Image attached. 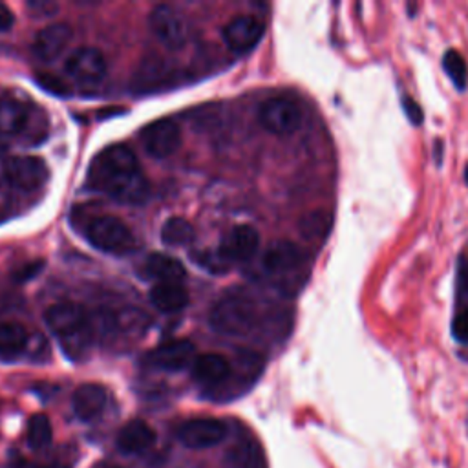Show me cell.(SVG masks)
I'll list each match as a JSON object with an SVG mask.
<instances>
[{
    "label": "cell",
    "instance_id": "cell-19",
    "mask_svg": "<svg viewBox=\"0 0 468 468\" xmlns=\"http://www.w3.org/2000/svg\"><path fill=\"white\" fill-rule=\"evenodd\" d=\"M106 400H108V395L102 386L86 382L75 389V393L71 397V406H73L75 415L80 420L90 422L102 413Z\"/></svg>",
    "mask_w": 468,
    "mask_h": 468
},
{
    "label": "cell",
    "instance_id": "cell-15",
    "mask_svg": "<svg viewBox=\"0 0 468 468\" xmlns=\"http://www.w3.org/2000/svg\"><path fill=\"white\" fill-rule=\"evenodd\" d=\"M260 247V234L250 225H236L219 243V252L229 261H247L250 260Z\"/></svg>",
    "mask_w": 468,
    "mask_h": 468
},
{
    "label": "cell",
    "instance_id": "cell-12",
    "mask_svg": "<svg viewBox=\"0 0 468 468\" xmlns=\"http://www.w3.org/2000/svg\"><path fill=\"white\" fill-rule=\"evenodd\" d=\"M303 263V252L302 249L289 241V239H278L272 241L261 258V267L269 276L282 278L294 271H298Z\"/></svg>",
    "mask_w": 468,
    "mask_h": 468
},
{
    "label": "cell",
    "instance_id": "cell-26",
    "mask_svg": "<svg viewBox=\"0 0 468 468\" xmlns=\"http://www.w3.org/2000/svg\"><path fill=\"white\" fill-rule=\"evenodd\" d=\"M26 439H27V444L33 450H42L51 442L53 428H51V422H49L48 415H44V413L31 415V419L27 420Z\"/></svg>",
    "mask_w": 468,
    "mask_h": 468
},
{
    "label": "cell",
    "instance_id": "cell-34",
    "mask_svg": "<svg viewBox=\"0 0 468 468\" xmlns=\"http://www.w3.org/2000/svg\"><path fill=\"white\" fill-rule=\"evenodd\" d=\"M404 110H406V113H408V117H410V121L411 122H415V124H419L420 122V119H422V112H420V108H419V104L413 101V99H404Z\"/></svg>",
    "mask_w": 468,
    "mask_h": 468
},
{
    "label": "cell",
    "instance_id": "cell-20",
    "mask_svg": "<svg viewBox=\"0 0 468 468\" xmlns=\"http://www.w3.org/2000/svg\"><path fill=\"white\" fill-rule=\"evenodd\" d=\"M115 442L122 453H143L155 442V431L146 420L133 419L119 430Z\"/></svg>",
    "mask_w": 468,
    "mask_h": 468
},
{
    "label": "cell",
    "instance_id": "cell-31",
    "mask_svg": "<svg viewBox=\"0 0 468 468\" xmlns=\"http://www.w3.org/2000/svg\"><path fill=\"white\" fill-rule=\"evenodd\" d=\"M37 80H38V84L44 88V90H48V91H51V93H55V95H66L69 90H68V84L60 79V77H57V75H53V73H40L38 77H37Z\"/></svg>",
    "mask_w": 468,
    "mask_h": 468
},
{
    "label": "cell",
    "instance_id": "cell-17",
    "mask_svg": "<svg viewBox=\"0 0 468 468\" xmlns=\"http://www.w3.org/2000/svg\"><path fill=\"white\" fill-rule=\"evenodd\" d=\"M230 371H232L230 362L223 355H218V353L197 355L192 364L194 380L199 382L201 386L208 388L210 391L219 388L229 378Z\"/></svg>",
    "mask_w": 468,
    "mask_h": 468
},
{
    "label": "cell",
    "instance_id": "cell-2",
    "mask_svg": "<svg viewBox=\"0 0 468 468\" xmlns=\"http://www.w3.org/2000/svg\"><path fill=\"white\" fill-rule=\"evenodd\" d=\"M44 318L64 355L71 360L86 356L93 342V325L84 307L73 302H60L51 305Z\"/></svg>",
    "mask_w": 468,
    "mask_h": 468
},
{
    "label": "cell",
    "instance_id": "cell-27",
    "mask_svg": "<svg viewBox=\"0 0 468 468\" xmlns=\"http://www.w3.org/2000/svg\"><path fill=\"white\" fill-rule=\"evenodd\" d=\"M232 463L236 468H265L261 452L254 442H239L232 450Z\"/></svg>",
    "mask_w": 468,
    "mask_h": 468
},
{
    "label": "cell",
    "instance_id": "cell-24",
    "mask_svg": "<svg viewBox=\"0 0 468 468\" xmlns=\"http://www.w3.org/2000/svg\"><path fill=\"white\" fill-rule=\"evenodd\" d=\"M331 219H333V216L324 208L311 210L300 218V223H298L300 234L309 241H318V239L325 238V234L329 232L331 223H333Z\"/></svg>",
    "mask_w": 468,
    "mask_h": 468
},
{
    "label": "cell",
    "instance_id": "cell-22",
    "mask_svg": "<svg viewBox=\"0 0 468 468\" xmlns=\"http://www.w3.org/2000/svg\"><path fill=\"white\" fill-rule=\"evenodd\" d=\"M152 305L161 313H179L188 303V292L181 283H155L150 291Z\"/></svg>",
    "mask_w": 468,
    "mask_h": 468
},
{
    "label": "cell",
    "instance_id": "cell-11",
    "mask_svg": "<svg viewBox=\"0 0 468 468\" xmlns=\"http://www.w3.org/2000/svg\"><path fill=\"white\" fill-rule=\"evenodd\" d=\"M66 73L79 82L93 84L106 75V58L104 55L91 46L73 49L66 58Z\"/></svg>",
    "mask_w": 468,
    "mask_h": 468
},
{
    "label": "cell",
    "instance_id": "cell-28",
    "mask_svg": "<svg viewBox=\"0 0 468 468\" xmlns=\"http://www.w3.org/2000/svg\"><path fill=\"white\" fill-rule=\"evenodd\" d=\"M442 66H444V71L448 73V77L452 79V82L463 90L466 86V80H468V66L463 58V55L455 49H450L444 53V58H442Z\"/></svg>",
    "mask_w": 468,
    "mask_h": 468
},
{
    "label": "cell",
    "instance_id": "cell-21",
    "mask_svg": "<svg viewBox=\"0 0 468 468\" xmlns=\"http://www.w3.org/2000/svg\"><path fill=\"white\" fill-rule=\"evenodd\" d=\"M144 271L150 278L157 280V283H181L186 272L179 260L161 252H154L146 258Z\"/></svg>",
    "mask_w": 468,
    "mask_h": 468
},
{
    "label": "cell",
    "instance_id": "cell-9",
    "mask_svg": "<svg viewBox=\"0 0 468 468\" xmlns=\"http://www.w3.org/2000/svg\"><path fill=\"white\" fill-rule=\"evenodd\" d=\"M148 26L157 40L172 51H177L186 44L185 22L181 15L166 4H159L150 11Z\"/></svg>",
    "mask_w": 468,
    "mask_h": 468
},
{
    "label": "cell",
    "instance_id": "cell-35",
    "mask_svg": "<svg viewBox=\"0 0 468 468\" xmlns=\"http://www.w3.org/2000/svg\"><path fill=\"white\" fill-rule=\"evenodd\" d=\"M13 22H15V15H13V11H11L7 5L0 4V31H7V29H11Z\"/></svg>",
    "mask_w": 468,
    "mask_h": 468
},
{
    "label": "cell",
    "instance_id": "cell-13",
    "mask_svg": "<svg viewBox=\"0 0 468 468\" xmlns=\"http://www.w3.org/2000/svg\"><path fill=\"white\" fill-rule=\"evenodd\" d=\"M265 26L252 15L234 16L223 27V40L234 53H247L261 40Z\"/></svg>",
    "mask_w": 468,
    "mask_h": 468
},
{
    "label": "cell",
    "instance_id": "cell-39",
    "mask_svg": "<svg viewBox=\"0 0 468 468\" xmlns=\"http://www.w3.org/2000/svg\"><path fill=\"white\" fill-rule=\"evenodd\" d=\"M464 177H466V183H468V166H466V170H464Z\"/></svg>",
    "mask_w": 468,
    "mask_h": 468
},
{
    "label": "cell",
    "instance_id": "cell-5",
    "mask_svg": "<svg viewBox=\"0 0 468 468\" xmlns=\"http://www.w3.org/2000/svg\"><path fill=\"white\" fill-rule=\"evenodd\" d=\"M258 119L267 132L274 135H291L302 124V108L296 101L276 95L260 106Z\"/></svg>",
    "mask_w": 468,
    "mask_h": 468
},
{
    "label": "cell",
    "instance_id": "cell-4",
    "mask_svg": "<svg viewBox=\"0 0 468 468\" xmlns=\"http://www.w3.org/2000/svg\"><path fill=\"white\" fill-rule=\"evenodd\" d=\"M84 238L108 254H126L133 249L132 230L115 216H95L84 225Z\"/></svg>",
    "mask_w": 468,
    "mask_h": 468
},
{
    "label": "cell",
    "instance_id": "cell-36",
    "mask_svg": "<svg viewBox=\"0 0 468 468\" xmlns=\"http://www.w3.org/2000/svg\"><path fill=\"white\" fill-rule=\"evenodd\" d=\"M93 468H122V466H119V464H115V463H108V461H101V463H97Z\"/></svg>",
    "mask_w": 468,
    "mask_h": 468
},
{
    "label": "cell",
    "instance_id": "cell-37",
    "mask_svg": "<svg viewBox=\"0 0 468 468\" xmlns=\"http://www.w3.org/2000/svg\"><path fill=\"white\" fill-rule=\"evenodd\" d=\"M5 154H7V144L4 141H0V163L5 161Z\"/></svg>",
    "mask_w": 468,
    "mask_h": 468
},
{
    "label": "cell",
    "instance_id": "cell-1",
    "mask_svg": "<svg viewBox=\"0 0 468 468\" xmlns=\"http://www.w3.org/2000/svg\"><path fill=\"white\" fill-rule=\"evenodd\" d=\"M88 185L128 205L143 203L150 192L135 154L124 144L106 146L93 157L88 168Z\"/></svg>",
    "mask_w": 468,
    "mask_h": 468
},
{
    "label": "cell",
    "instance_id": "cell-29",
    "mask_svg": "<svg viewBox=\"0 0 468 468\" xmlns=\"http://www.w3.org/2000/svg\"><path fill=\"white\" fill-rule=\"evenodd\" d=\"M194 261L197 265H201L203 269H207L208 272H214V274H219V272H225L229 271L230 267V261L227 258L221 256L219 250L212 252V250H203V252H197V254H192Z\"/></svg>",
    "mask_w": 468,
    "mask_h": 468
},
{
    "label": "cell",
    "instance_id": "cell-25",
    "mask_svg": "<svg viewBox=\"0 0 468 468\" xmlns=\"http://www.w3.org/2000/svg\"><path fill=\"white\" fill-rule=\"evenodd\" d=\"M194 239V227L188 219L174 216L161 227V241L168 247H183Z\"/></svg>",
    "mask_w": 468,
    "mask_h": 468
},
{
    "label": "cell",
    "instance_id": "cell-14",
    "mask_svg": "<svg viewBox=\"0 0 468 468\" xmlns=\"http://www.w3.org/2000/svg\"><path fill=\"white\" fill-rule=\"evenodd\" d=\"M69 40H71V27L64 22H53L42 27L35 35L31 51L40 62H53L62 55Z\"/></svg>",
    "mask_w": 468,
    "mask_h": 468
},
{
    "label": "cell",
    "instance_id": "cell-30",
    "mask_svg": "<svg viewBox=\"0 0 468 468\" xmlns=\"http://www.w3.org/2000/svg\"><path fill=\"white\" fill-rule=\"evenodd\" d=\"M452 335L457 342L468 344V307L457 311L452 322Z\"/></svg>",
    "mask_w": 468,
    "mask_h": 468
},
{
    "label": "cell",
    "instance_id": "cell-18",
    "mask_svg": "<svg viewBox=\"0 0 468 468\" xmlns=\"http://www.w3.org/2000/svg\"><path fill=\"white\" fill-rule=\"evenodd\" d=\"M31 110L26 102L13 95H4L0 97V135L4 137H16L24 135Z\"/></svg>",
    "mask_w": 468,
    "mask_h": 468
},
{
    "label": "cell",
    "instance_id": "cell-8",
    "mask_svg": "<svg viewBox=\"0 0 468 468\" xmlns=\"http://www.w3.org/2000/svg\"><path fill=\"white\" fill-rule=\"evenodd\" d=\"M176 437L186 448L203 450L219 444L227 437V426L219 419L194 417L176 428Z\"/></svg>",
    "mask_w": 468,
    "mask_h": 468
},
{
    "label": "cell",
    "instance_id": "cell-23",
    "mask_svg": "<svg viewBox=\"0 0 468 468\" xmlns=\"http://www.w3.org/2000/svg\"><path fill=\"white\" fill-rule=\"evenodd\" d=\"M29 344V335L26 327L18 322L0 324V356L13 358L20 355Z\"/></svg>",
    "mask_w": 468,
    "mask_h": 468
},
{
    "label": "cell",
    "instance_id": "cell-16",
    "mask_svg": "<svg viewBox=\"0 0 468 468\" xmlns=\"http://www.w3.org/2000/svg\"><path fill=\"white\" fill-rule=\"evenodd\" d=\"M196 356V346L190 340H172L155 347L150 353V362L163 371H183L192 367Z\"/></svg>",
    "mask_w": 468,
    "mask_h": 468
},
{
    "label": "cell",
    "instance_id": "cell-7",
    "mask_svg": "<svg viewBox=\"0 0 468 468\" xmlns=\"http://www.w3.org/2000/svg\"><path fill=\"white\" fill-rule=\"evenodd\" d=\"M4 177L16 190H37L48 177L49 170L44 159L35 155H11L4 161Z\"/></svg>",
    "mask_w": 468,
    "mask_h": 468
},
{
    "label": "cell",
    "instance_id": "cell-33",
    "mask_svg": "<svg viewBox=\"0 0 468 468\" xmlns=\"http://www.w3.org/2000/svg\"><path fill=\"white\" fill-rule=\"evenodd\" d=\"M27 9L31 11L33 16H40V18H46V16H53L58 9L57 4L53 2H44V0H37V2H27Z\"/></svg>",
    "mask_w": 468,
    "mask_h": 468
},
{
    "label": "cell",
    "instance_id": "cell-10",
    "mask_svg": "<svg viewBox=\"0 0 468 468\" xmlns=\"http://www.w3.org/2000/svg\"><path fill=\"white\" fill-rule=\"evenodd\" d=\"M143 148L152 157H168L181 144V130L172 119H157L141 130Z\"/></svg>",
    "mask_w": 468,
    "mask_h": 468
},
{
    "label": "cell",
    "instance_id": "cell-38",
    "mask_svg": "<svg viewBox=\"0 0 468 468\" xmlns=\"http://www.w3.org/2000/svg\"><path fill=\"white\" fill-rule=\"evenodd\" d=\"M20 468H38V466H35V464H22Z\"/></svg>",
    "mask_w": 468,
    "mask_h": 468
},
{
    "label": "cell",
    "instance_id": "cell-3",
    "mask_svg": "<svg viewBox=\"0 0 468 468\" xmlns=\"http://www.w3.org/2000/svg\"><path fill=\"white\" fill-rule=\"evenodd\" d=\"M208 320L221 335L245 336L258 325V305L247 292H227L214 303Z\"/></svg>",
    "mask_w": 468,
    "mask_h": 468
},
{
    "label": "cell",
    "instance_id": "cell-6",
    "mask_svg": "<svg viewBox=\"0 0 468 468\" xmlns=\"http://www.w3.org/2000/svg\"><path fill=\"white\" fill-rule=\"evenodd\" d=\"M263 364L265 360L260 353L250 349L238 351L234 356V362H230L232 371L229 378L219 388H216L214 393L221 395V399H230L243 393L258 380V377L263 371Z\"/></svg>",
    "mask_w": 468,
    "mask_h": 468
},
{
    "label": "cell",
    "instance_id": "cell-32",
    "mask_svg": "<svg viewBox=\"0 0 468 468\" xmlns=\"http://www.w3.org/2000/svg\"><path fill=\"white\" fill-rule=\"evenodd\" d=\"M468 302V258L463 256L457 267V302Z\"/></svg>",
    "mask_w": 468,
    "mask_h": 468
}]
</instances>
